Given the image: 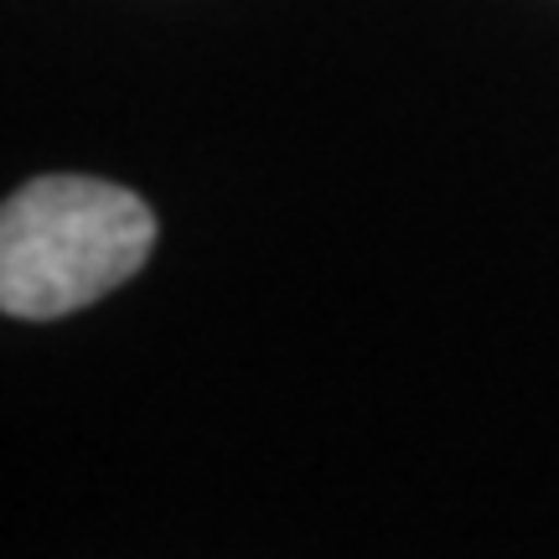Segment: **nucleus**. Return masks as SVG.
Listing matches in <instances>:
<instances>
[{
    "label": "nucleus",
    "mask_w": 559,
    "mask_h": 559,
    "mask_svg": "<svg viewBox=\"0 0 559 559\" xmlns=\"http://www.w3.org/2000/svg\"><path fill=\"white\" fill-rule=\"evenodd\" d=\"M156 213L104 177H37L0 207V311L58 321L145 270Z\"/></svg>",
    "instance_id": "obj_1"
}]
</instances>
